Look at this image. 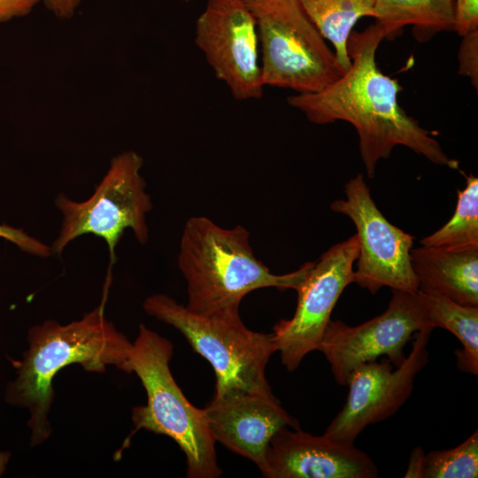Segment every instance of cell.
I'll use <instances>...</instances> for the list:
<instances>
[{
    "instance_id": "1",
    "label": "cell",
    "mask_w": 478,
    "mask_h": 478,
    "mask_svg": "<svg viewBox=\"0 0 478 478\" xmlns=\"http://www.w3.org/2000/svg\"><path fill=\"white\" fill-rule=\"evenodd\" d=\"M384 39L374 23L362 32L352 31L347 42L350 68L322 89L288 97V104L316 125L338 120L351 124L359 138V151L366 173L374 177L378 161L388 158L394 147L405 146L430 162L458 169L431 133L421 127L399 105L398 81L378 68L375 53Z\"/></svg>"
},
{
    "instance_id": "2",
    "label": "cell",
    "mask_w": 478,
    "mask_h": 478,
    "mask_svg": "<svg viewBox=\"0 0 478 478\" xmlns=\"http://www.w3.org/2000/svg\"><path fill=\"white\" fill-rule=\"evenodd\" d=\"M104 300L78 320L64 325L47 320L29 329L28 349L13 362L17 378L8 386L6 399L28 409L31 446L51 434L52 382L61 369L79 364L85 371L103 373L113 366L128 374L132 343L105 318Z\"/></svg>"
},
{
    "instance_id": "3",
    "label": "cell",
    "mask_w": 478,
    "mask_h": 478,
    "mask_svg": "<svg viewBox=\"0 0 478 478\" xmlns=\"http://www.w3.org/2000/svg\"><path fill=\"white\" fill-rule=\"evenodd\" d=\"M314 262L274 274L256 258L250 233L243 226L220 227L206 217H191L183 227L178 266L186 282L194 312H209L240 305L250 292L263 288L297 290Z\"/></svg>"
},
{
    "instance_id": "4",
    "label": "cell",
    "mask_w": 478,
    "mask_h": 478,
    "mask_svg": "<svg viewBox=\"0 0 478 478\" xmlns=\"http://www.w3.org/2000/svg\"><path fill=\"white\" fill-rule=\"evenodd\" d=\"M172 343L140 324L128 356V374L140 379L146 395L144 405L135 406V428L115 452V459L129 446L130 438L140 429L171 437L187 459L189 478H216L222 471L218 465L215 441L203 409L194 406L176 383L169 366Z\"/></svg>"
},
{
    "instance_id": "5",
    "label": "cell",
    "mask_w": 478,
    "mask_h": 478,
    "mask_svg": "<svg viewBox=\"0 0 478 478\" xmlns=\"http://www.w3.org/2000/svg\"><path fill=\"white\" fill-rule=\"evenodd\" d=\"M143 306L149 315L179 330L212 365L216 394L231 390L272 393L266 367L276 351L274 334L249 329L241 319L240 305L194 312L167 295L154 294Z\"/></svg>"
},
{
    "instance_id": "6",
    "label": "cell",
    "mask_w": 478,
    "mask_h": 478,
    "mask_svg": "<svg viewBox=\"0 0 478 478\" xmlns=\"http://www.w3.org/2000/svg\"><path fill=\"white\" fill-rule=\"evenodd\" d=\"M258 30L262 82L317 92L343 71L299 0H243Z\"/></svg>"
},
{
    "instance_id": "7",
    "label": "cell",
    "mask_w": 478,
    "mask_h": 478,
    "mask_svg": "<svg viewBox=\"0 0 478 478\" xmlns=\"http://www.w3.org/2000/svg\"><path fill=\"white\" fill-rule=\"evenodd\" d=\"M143 158L133 150L112 158L110 167L92 196L75 202L60 194L55 204L63 214L58 236L51 251L61 254L66 245L80 235L93 234L103 238L112 260L125 229H132L136 240L149 239L146 215L152 208L146 183L141 175Z\"/></svg>"
},
{
    "instance_id": "8",
    "label": "cell",
    "mask_w": 478,
    "mask_h": 478,
    "mask_svg": "<svg viewBox=\"0 0 478 478\" xmlns=\"http://www.w3.org/2000/svg\"><path fill=\"white\" fill-rule=\"evenodd\" d=\"M391 290L389 305L382 314L354 327L342 320L328 322L319 351L330 364L338 384L347 385L358 366L381 356L399 366L406 357L404 349L415 333L434 328L417 291Z\"/></svg>"
},
{
    "instance_id": "9",
    "label": "cell",
    "mask_w": 478,
    "mask_h": 478,
    "mask_svg": "<svg viewBox=\"0 0 478 478\" xmlns=\"http://www.w3.org/2000/svg\"><path fill=\"white\" fill-rule=\"evenodd\" d=\"M346 199L330 207L348 216L357 228L358 257L353 282L372 294L382 287L416 292L419 282L411 264L414 237L392 225L382 215L370 195L362 174L344 186Z\"/></svg>"
},
{
    "instance_id": "10",
    "label": "cell",
    "mask_w": 478,
    "mask_h": 478,
    "mask_svg": "<svg viewBox=\"0 0 478 478\" xmlns=\"http://www.w3.org/2000/svg\"><path fill=\"white\" fill-rule=\"evenodd\" d=\"M358 251L354 235L324 252L296 290L292 318L274 326V346L288 371L296 370L309 352L320 350L331 312L343 289L353 282Z\"/></svg>"
},
{
    "instance_id": "11",
    "label": "cell",
    "mask_w": 478,
    "mask_h": 478,
    "mask_svg": "<svg viewBox=\"0 0 478 478\" xmlns=\"http://www.w3.org/2000/svg\"><path fill=\"white\" fill-rule=\"evenodd\" d=\"M433 330L415 333L410 353L395 370L387 358L358 366L348 379L346 402L323 435L354 443L366 427L394 415L410 397L416 374L428 361L427 346Z\"/></svg>"
},
{
    "instance_id": "12",
    "label": "cell",
    "mask_w": 478,
    "mask_h": 478,
    "mask_svg": "<svg viewBox=\"0 0 478 478\" xmlns=\"http://www.w3.org/2000/svg\"><path fill=\"white\" fill-rule=\"evenodd\" d=\"M195 43L235 99L262 97L257 25L243 0H207L196 22Z\"/></svg>"
},
{
    "instance_id": "13",
    "label": "cell",
    "mask_w": 478,
    "mask_h": 478,
    "mask_svg": "<svg viewBox=\"0 0 478 478\" xmlns=\"http://www.w3.org/2000/svg\"><path fill=\"white\" fill-rule=\"evenodd\" d=\"M203 410L214 441L254 462L260 471L274 436L284 427L299 428L273 393H214Z\"/></svg>"
},
{
    "instance_id": "14",
    "label": "cell",
    "mask_w": 478,
    "mask_h": 478,
    "mask_svg": "<svg viewBox=\"0 0 478 478\" xmlns=\"http://www.w3.org/2000/svg\"><path fill=\"white\" fill-rule=\"evenodd\" d=\"M266 478H375L372 458L355 447L284 427L271 439L260 471Z\"/></svg>"
},
{
    "instance_id": "15",
    "label": "cell",
    "mask_w": 478,
    "mask_h": 478,
    "mask_svg": "<svg viewBox=\"0 0 478 478\" xmlns=\"http://www.w3.org/2000/svg\"><path fill=\"white\" fill-rule=\"evenodd\" d=\"M410 253L419 290L478 306V248L421 246Z\"/></svg>"
},
{
    "instance_id": "16",
    "label": "cell",
    "mask_w": 478,
    "mask_h": 478,
    "mask_svg": "<svg viewBox=\"0 0 478 478\" xmlns=\"http://www.w3.org/2000/svg\"><path fill=\"white\" fill-rule=\"evenodd\" d=\"M374 8L375 23L387 39L408 25L419 42L453 29L454 0H374Z\"/></svg>"
},
{
    "instance_id": "17",
    "label": "cell",
    "mask_w": 478,
    "mask_h": 478,
    "mask_svg": "<svg viewBox=\"0 0 478 478\" xmlns=\"http://www.w3.org/2000/svg\"><path fill=\"white\" fill-rule=\"evenodd\" d=\"M430 325L453 334L462 344L456 350L460 371L478 374V306L459 305L443 296L417 290Z\"/></svg>"
},
{
    "instance_id": "18",
    "label": "cell",
    "mask_w": 478,
    "mask_h": 478,
    "mask_svg": "<svg viewBox=\"0 0 478 478\" xmlns=\"http://www.w3.org/2000/svg\"><path fill=\"white\" fill-rule=\"evenodd\" d=\"M323 37L334 47L337 62L347 71L351 60L347 42L353 27L364 17L374 18V0H299Z\"/></svg>"
},
{
    "instance_id": "19",
    "label": "cell",
    "mask_w": 478,
    "mask_h": 478,
    "mask_svg": "<svg viewBox=\"0 0 478 478\" xmlns=\"http://www.w3.org/2000/svg\"><path fill=\"white\" fill-rule=\"evenodd\" d=\"M426 247L448 249L478 248V179L466 176V185L458 190V202L451 219L440 229L422 238Z\"/></svg>"
},
{
    "instance_id": "20",
    "label": "cell",
    "mask_w": 478,
    "mask_h": 478,
    "mask_svg": "<svg viewBox=\"0 0 478 478\" xmlns=\"http://www.w3.org/2000/svg\"><path fill=\"white\" fill-rule=\"evenodd\" d=\"M478 476V431L459 445L425 454L422 478H476Z\"/></svg>"
},
{
    "instance_id": "21",
    "label": "cell",
    "mask_w": 478,
    "mask_h": 478,
    "mask_svg": "<svg viewBox=\"0 0 478 478\" xmlns=\"http://www.w3.org/2000/svg\"><path fill=\"white\" fill-rule=\"evenodd\" d=\"M459 49V73L470 79L478 88V30L462 37Z\"/></svg>"
},
{
    "instance_id": "22",
    "label": "cell",
    "mask_w": 478,
    "mask_h": 478,
    "mask_svg": "<svg viewBox=\"0 0 478 478\" xmlns=\"http://www.w3.org/2000/svg\"><path fill=\"white\" fill-rule=\"evenodd\" d=\"M453 31L463 37L478 30V0H454Z\"/></svg>"
},
{
    "instance_id": "23",
    "label": "cell",
    "mask_w": 478,
    "mask_h": 478,
    "mask_svg": "<svg viewBox=\"0 0 478 478\" xmlns=\"http://www.w3.org/2000/svg\"><path fill=\"white\" fill-rule=\"evenodd\" d=\"M0 237L17 244L23 251L39 256H48L51 249L27 235L24 231L5 225H0Z\"/></svg>"
},
{
    "instance_id": "24",
    "label": "cell",
    "mask_w": 478,
    "mask_h": 478,
    "mask_svg": "<svg viewBox=\"0 0 478 478\" xmlns=\"http://www.w3.org/2000/svg\"><path fill=\"white\" fill-rule=\"evenodd\" d=\"M42 0H0V23L28 15Z\"/></svg>"
},
{
    "instance_id": "25",
    "label": "cell",
    "mask_w": 478,
    "mask_h": 478,
    "mask_svg": "<svg viewBox=\"0 0 478 478\" xmlns=\"http://www.w3.org/2000/svg\"><path fill=\"white\" fill-rule=\"evenodd\" d=\"M81 0H42L44 6L60 19H72Z\"/></svg>"
},
{
    "instance_id": "26",
    "label": "cell",
    "mask_w": 478,
    "mask_h": 478,
    "mask_svg": "<svg viewBox=\"0 0 478 478\" xmlns=\"http://www.w3.org/2000/svg\"><path fill=\"white\" fill-rule=\"evenodd\" d=\"M424 456L425 453L420 447H416L412 451L405 477L422 478Z\"/></svg>"
},
{
    "instance_id": "27",
    "label": "cell",
    "mask_w": 478,
    "mask_h": 478,
    "mask_svg": "<svg viewBox=\"0 0 478 478\" xmlns=\"http://www.w3.org/2000/svg\"><path fill=\"white\" fill-rule=\"evenodd\" d=\"M10 456L11 454L9 452L0 451V475H2L3 473L4 472L7 463L9 461Z\"/></svg>"
},
{
    "instance_id": "28",
    "label": "cell",
    "mask_w": 478,
    "mask_h": 478,
    "mask_svg": "<svg viewBox=\"0 0 478 478\" xmlns=\"http://www.w3.org/2000/svg\"><path fill=\"white\" fill-rule=\"evenodd\" d=\"M181 1L188 3V2H189L191 0H181Z\"/></svg>"
}]
</instances>
